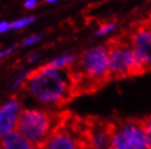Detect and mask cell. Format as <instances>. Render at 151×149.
Instances as JSON below:
<instances>
[{
  "instance_id": "7",
  "label": "cell",
  "mask_w": 151,
  "mask_h": 149,
  "mask_svg": "<svg viewBox=\"0 0 151 149\" xmlns=\"http://www.w3.org/2000/svg\"><path fill=\"white\" fill-rule=\"evenodd\" d=\"M21 112V102L13 98L0 107V138L11 133Z\"/></svg>"
},
{
  "instance_id": "1",
  "label": "cell",
  "mask_w": 151,
  "mask_h": 149,
  "mask_svg": "<svg viewBox=\"0 0 151 149\" xmlns=\"http://www.w3.org/2000/svg\"><path fill=\"white\" fill-rule=\"evenodd\" d=\"M18 84L41 104L53 108L64 107L77 98L67 67L55 69L48 64L42 65L27 73Z\"/></svg>"
},
{
  "instance_id": "8",
  "label": "cell",
  "mask_w": 151,
  "mask_h": 149,
  "mask_svg": "<svg viewBox=\"0 0 151 149\" xmlns=\"http://www.w3.org/2000/svg\"><path fill=\"white\" fill-rule=\"evenodd\" d=\"M43 149H79V147L75 137L65 126L49 137Z\"/></svg>"
},
{
  "instance_id": "2",
  "label": "cell",
  "mask_w": 151,
  "mask_h": 149,
  "mask_svg": "<svg viewBox=\"0 0 151 149\" xmlns=\"http://www.w3.org/2000/svg\"><path fill=\"white\" fill-rule=\"evenodd\" d=\"M67 71L77 97L96 93L112 81L107 51L103 46L82 52Z\"/></svg>"
},
{
  "instance_id": "16",
  "label": "cell",
  "mask_w": 151,
  "mask_h": 149,
  "mask_svg": "<svg viewBox=\"0 0 151 149\" xmlns=\"http://www.w3.org/2000/svg\"><path fill=\"white\" fill-rule=\"evenodd\" d=\"M24 6H25V8H27V9H32V8H34L35 6H36V1H35V0H27Z\"/></svg>"
},
{
  "instance_id": "12",
  "label": "cell",
  "mask_w": 151,
  "mask_h": 149,
  "mask_svg": "<svg viewBox=\"0 0 151 149\" xmlns=\"http://www.w3.org/2000/svg\"><path fill=\"white\" fill-rule=\"evenodd\" d=\"M115 27V21H104V22L100 23L98 32L95 33V35H104L107 32L112 31Z\"/></svg>"
},
{
  "instance_id": "19",
  "label": "cell",
  "mask_w": 151,
  "mask_h": 149,
  "mask_svg": "<svg viewBox=\"0 0 151 149\" xmlns=\"http://www.w3.org/2000/svg\"><path fill=\"white\" fill-rule=\"evenodd\" d=\"M46 2H55V1H57V0H45Z\"/></svg>"
},
{
  "instance_id": "13",
  "label": "cell",
  "mask_w": 151,
  "mask_h": 149,
  "mask_svg": "<svg viewBox=\"0 0 151 149\" xmlns=\"http://www.w3.org/2000/svg\"><path fill=\"white\" fill-rule=\"evenodd\" d=\"M34 21V18H27V19H22L19 20V21H15V22L11 23L10 24V28H13V30H17V28H21L23 26L27 25Z\"/></svg>"
},
{
  "instance_id": "3",
  "label": "cell",
  "mask_w": 151,
  "mask_h": 149,
  "mask_svg": "<svg viewBox=\"0 0 151 149\" xmlns=\"http://www.w3.org/2000/svg\"><path fill=\"white\" fill-rule=\"evenodd\" d=\"M71 116L72 112L69 110L55 112L24 109L20 112L14 128L18 134L33 144L36 149H43L56 131L67 125Z\"/></svg>"
},
{
  "instance_id": "6",
  "label": "cell",
  "mask_w": 151,
  "mask_h": 149,
  "mask_svg": "<svg viewBox=\"0 0 151 149\" xmlns=\"http://www.w3.org/2000/svg\"><path fill=\"white\" fill-rule=\"evenodd\" d=\"M132 50L144 64L147 72L151 71V30L146 21H140L132 24L127 32Z\"/></svg>"
},
{
  "instance_id": "18",
  "label": "cell",
  "mask_w": 151,
  "mask_h": 149,
  "mask_svg": "<svg viewBox=\"0 0 151 149\" xmlns=\"http://www.w3.org/2000/svg\"><path fill=\"white\" fill-rule=\"evenodd\" d=\"M145 21H146V24L148 25V27H149V28L151 30V14H150V16H149V19L145 20Z\"/></svg>"
},
{
  "instance_id": "14",
  "label": "cell",
  "mask_w": 151,
  "mask_h": 149,
  "mask_svg": "<svg viewBox=\"0 0 151 149\" xmlns=\"http://www.w3.org/2000/svg\"><path fill=\"white\" fill-rule=\"evenodd\" d=\"M38 39H40L38 36H32V37L27 38V39H25V40L23 41V46L31 45V44H33V43H35V41H37Z\"/></svg>"
},
{
  "instance_id": "17",
  "label": "cell",
  "mask_w": 151,
  "mask_h": 149,
  "mask_svg": "<svg viewBox=\"0 0 151 149\" xmlns=\"http://www.w3.org/2000/svg\"><path fill=\"white\" fill-rule=\"evenodd\" d=\"M12 49H13V48L7 49V50H4V51L0 52V58H2V57H4V56H6V55H8V53H10V52L12 51Z\"/></svg>"
},
{
  "instance_id": "4",
  "label": "cell",
  "mask_w": 151,
  "mask_h": 149,
  "mask_svg": "<svg viewBox=\"0 0 151 149\" xmlns=\"http://www.w3.org/2000/svg\"><path fill=\"white\" fill-rule=\"evenodd\" d=\"M105 46L112 81L136 77L147 73L146 67L132 50L126 32L109 39Z\"/></svg>"
},
{
  "instance_id": "20",
  "label": "cell",
  "mask_w": 151,
  "mask_h": 149,
  "mask_svg": "<svg viewBox=\"0 0 151 149\" xmlns=\"http://www.w3.org/2000/svg\"><path fill=\"white\" fill-rule=\"evenodd\" d=\"M107 149H115V148H114L113 146H111V147H109V148H107Z\"/></svg>"
},
{
  "instance_id": "9",
  "label": "cell",
  "mask_w": 151,
  "mask_h": 149,
  "mask_svg": "<svg viewBox=\"0 0 151 149\" xmlns=\"http://www.w3.org/2000/svg\"><path fill=\"white\" fill-rule=\"evenodd\" d=\"M0 149H36L17 132H11L0 138Z\"/></svg>"
},
{
  "instance_id": "11",
  "label": "cell",
  "mask_w": 151,
  "mask_h": 149,
  "mask_svg": "<svg viewBox=\"0 0 151 149\" xmlns=\"http://www.w3.org/2000/svg\"><path fill=\"white\" fill-rule=\"evenodd\" d=\"M140 121H141V125H142V128H144L147 145L149 147V149H151V114L140 119Z\"/></svg>"
},
{
  "instance_id": "10",
  "label": "cell",
  "mask_w": 151,
  "mask_h": 149,
  "mask_svg": "<svg viewBox=\"0 0 151 149\" xmlns=\"http://www.w3.org/2000/svg\"><path fill=\"white\" fill-rule=\"evenodd\" d=\"M73 61H75V56H65L49 62L48 65L55 69H65V67H68Z\"/></svg>"
},
{
  "instance_id": "15",
  "label": "cell",
  "mask_w": 151,
  "mask_h": 149,
  "mask_svg": "<svg viewBox=\"0 0 151 149\" xmlns=\"http://www.w3.org/2000/svg\"><path fill=\"white\" fill-rule=\"evenodd\" d=\"M10 27V24H8L7 22H0V33H4Z\"/></svg>"
},
{
  "instance_id": "5",
  "label": "cell",
  "mask_w": 151,
  "mask_h": 149,
  "mask_svg": "<svg viewBox=\"0 0 151 149\" xmlns=\"http://www.w3.org/2000/svg\"><path fill=\"white\" fill-rule=\"evenodd\" d=\"M111 144L115 149H149L140 119L115 120Z\"/></svg>"
}]
</instances>
